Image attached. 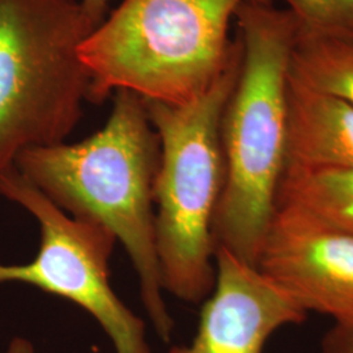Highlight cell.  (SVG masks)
Wrapping results in <instances>:
<instances>
[{"label":"cell","instance_id":"4fadbf2b","mask_svg":"<svg viewBox=\"0 0 353 353\" xmlns=\"http://www.w3.org/2000/svg\"><path fill=\"white\" fill-rule=\"evenodd\" d=\"M322 353H353V322L335 323L322 341Z\"/></svg>","mask_w":353,"mask_h":353},{"label":"cell","instance_id":"9c48e42d","mask_svg":"<svg viewBox=\"0 0 353 353\" xmlns=\"http://www.w3.org/2000/svg\"><path fill=\"white\" fill-rule=\"evenodd\" d=\"M353 169V106L288 77L285 169Z\"/></svg>","mask_w":353,"mask_h":353},{"label":"cell","instance_id":"8992f818","mask_svg":"<svg viewBox=\"0 0 353 353\" xmlns=\"http://www.w3.org/2000/svg\"><path fill=\"white\" fill-rule=\"evenodd\" d=\"M0 196L24 208L41 229L36 258L26 265L0 263V285L26 284L65 299L101 325L117 353H151L143 319L110 284L113 233L96 221L65 214L14 165L0 172Z\"/></svg>","mask_w":353,"mask_h":353},{"label":"cell","instance_id":"3957f363","mask_svg":"<svg viewBox=\"0 0 353 353\" xmlns=\"http://www.w3.org/2000/svg\"><path fill=\"white\" fill-rule=\"evenodd\" d=\"M241 62L237 34L227 68L199 96L179 105L144 101L161 148L154 183L161 281L186 303H201L214 290L212 224L225 183L221 122Z\"/></svg>","mask_w":353,"mask_h":353},{"label":"cell","instance_id":"9a60e30c","mask_svg":"<svg viewBox=\"0 0 353 353\" xmlns=\"http://www.w3.org/2000/svg\"><path fill=\"white\" fill-rule=\"evenodd\" d=\"M6 353H36V351H34L33 344L28 339L16 336L10 343Z\"/></svg>","mask_w":353,"mask_h":353},{"label":"cell","instance_id":"30bf717a","mask_svg":"<svg viewBox=\"0 0 353 353\" xmlns=\"http://www.w3.org/2000/svg\"><path fill=\"white\" fill-rule=\"evenodd\" d=\"M290 77L353 106V39L299 29L290 54Z\"/></svg>","mask_w":353,"mask_h":353},{"label":"cell","instance_id":"6da1fadb","mask_svg":"<svg viewBox=\"0 0 353 353\" xmlns=\"http://www.w3.org/2000/svg\"><path fill=\"white\" fill-rule=\"evenodd\" d=\"M160 156L145 102L132 92L118 90L101 130L72 144L29 148L14 166L65 214L101 224L123 245L153 327L169 343L174 321L165 303L154 230Z\"/></svg>","mask_w":353,"mask_h":353},{"label":"cell","instance_id":"7c38bea8","mask_svg":"<svg viewBox=\"0 0 353 353\" xmlns=\"http://www.w3.org/2000/svg\"><path fill=\"white\" fill-rule=\"evenodd\" d=\"M299 29L353 39V0H283Z\"/></svg>","mask_w":353,"mask_h":353},{"label":"cell","instance_id":"277c9868","mask_svg":"<svg viewBox=\"0 0 353 353\" xmlns=\"http://www.w3.org/2000/svg\"><path fill=\"white\" fill-rule=\"evenodd\" d=\"M248 1L271 0H123L80 48L89 101L118 90L144 101H191L227 68L236 48L230 24Z\"/></svg>","mask_w":353,"mask_h":353},{"label":"cell","instance_id":"5bb4252c","mask_svg":"<svg viewBox=\"0 0 353 353\" xmlns=\"http://www.w3.org/2000/svg\"><path fill=\"white\" fill-rule=\"evenodd\" d=\"M79 1L94 28L105 19V13L108 11L109 3H110V0H79Z\"/></svg>","mask_w":353,"mask_h":353},{"label":"cell","instance_id":"8fae6325","mask_svg":"<svg viewBox=\"0 0 353 353\" xmlns=\"http://www.w3.org/2000/svg\"><path fill=\"white\" fill-rule=\"evenodd\" d=\"M278 202L296 204L353 236V169H287Z\"/></svg>","mask_w":353,"mask_h":353},{"label":"cell","instance_id":"ba28073f","mask_svg":"<svg viewBox=\"0 0 353 353\" xmlns=\"http://www.w3.org/2000/svg\"><path fill=\"white\" fill-rule=\"evenodd\" d=\"M216 278L189 345L169 353H263L279 328L300 325L307 312L284 290L224 248L214 252Z\"/></svg>","mask_w":353,"mask_h":353},{"label":"cell","instance_id":"5b68a950","mask_svg":"<svg viewBox=\"0 0 353 353\" xmlns=\"http://www.w3.org/2000/svg\"><path fill=\"white\" fill-rule=\"evenodd\" d=\"M93 29L79 0H0V172L75 130L92 87L80 48Z\"/></svg>","mask_w":353,"mask_h":353},{"label":"cell","instance_id":"7a4b0ae2","mask_svg":"<svg viewBox=\"0 0 353 353\" xmlns=\"http://www.w3.org/2000/svg\"><path fill=\"white\" fill-rule=\"evenodd\" d=\"M236 21L242 62L221 122L225 183L212 236L216 248L256 267L285 169L287 89L299 24L271 1L242 4Z\"/></svg>","mask_w":353,"mask_h":353},{"label":"cell","instance_id":"52a82bcc","mask_svg":"<svg viewBox=\"0 0 353 353\" xmlns=\"http://www.w3.org/2000/svg\"><path fill=\"white\" fill-rule=\"evenodd\" d=\"M256 268L309 313L353 322V236L301 207L278 202Z\"/></svg>","mask_w":353,"mask_h":353}]
</instances>
